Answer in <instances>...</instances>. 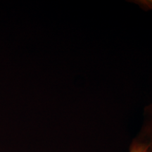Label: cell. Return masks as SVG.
Returning a JSON list of instances; mask_svg holds the SVG:
<instances>
[{"instance_id":"obj_1","label":"cell","mask_w":152,"mask_h":152,"mask_svg":"<svg viewBox=\"0 0 152 152\" xmlns=\"http://www.w3.org/2000/svg\"><path fill=\"white\" fill-rule=\"evenodd\" d=\"M147 109L146 111L147 112V115H149V118L137 137L147 144L148 152H152V105L148 106Z\"/></svg>"},{"instance_id":"obj_2","label":"cell","mask_w":152,"mask_h":152,"mask_svg":"<svg viewBox=\"0 0 152 152\" xmlns=\"http://www.w3.org/2000/svg\"><path fill=\"white\" fill-rule=\"evenodd\" d=\"M129 152H148V147L145 142L137 137L131 143Z\"/></svg>"},{"instance_id":"obj_3","label":"cell","mask_w":152,"mask_h":152,"mask_svg":"<svg viewBox=\"0 0 152 152\" xmlns=\"http://www.w3.org/2000/svg\"><path fill=\"white\" fill-rule=\"evenodd\" d=\"M138 4L146 10H152V0L150 1H137Z\"/></svg>"}]
</instances>
